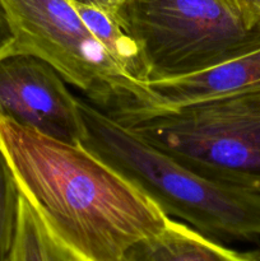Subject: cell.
<instances>
[{"mask_svg": "<svg viewBox=\"0 0 260 261\" xmlns=\"http://www.w3.org/2000/svg\"><path fill=\"white\" fill-rule=\"evenodd\" d=\"M9 19L13 54H30L56 69L106 112L144 99V84L127 78L86 27L70 0H0Z\"/></svg>", "mask_w": 260, "mask_h": 261, "instance_id": "5", "label": "cell"}, {"mask_svg": "<svg viewBox=\"0 0 260 261\" xmlns=\"http://www.w3.org/2000/svg\"><path fill=\"white\" fill-rule=\"evenodd\" d=\"M70 3L92 36L120 70L137 83H147L148 69L142 50L121 24L115 9Z\"/></svg>", "mask_w": 260, "mask_h": 261, "instance_id": "9", "label": "cell"}, {"mask_svg": "<svg viewBox=\"0 0 260 261\" xmlns=\"http://www.w3.org/2000/svg\"><path fill=\"white\" fill-rule=\"evenodd\" d=\"M239 261H260V247L249 252H242L241 259Z\"/></svg>", "mask_w": 260, "mask_h": 261, "instance_id": "15", "label": "cell"}, {"mask_svg": "<svg viewBox=\"0 0 260 261\" xmlns=\"http://www.w3.org/2000/svg\"><path fill=\"white\" fill-rule=\"evenodd\" d=\"M241 256L242 252L168 218L161 231L133 245L120 261H239Z\"/></svg>", "mask_w": 260, "mask_h": 261, "instance_id": "8", "label": "cell"}, {"mask_svg": "<svg viewBox=\"0 0 260 261\" xmlns=\"http://www.w3.org/2000/svg\"><path fill=\"white\" fill-rule=\"evenodd\" d=\"M4 261H70L20 191L14 239Z\"/></svg>", "mask_w": 260, "mask_h": 261, "instance_id": "10", "label": "cell"}, {"mask_svg": "<svg viewBox=\"0 0 260 261\" xmlns=\"http://www.w3.org/2000/svg\"><path fill=\"white\" fill-rule=\"evenodd\" d=\"M19 189L4 150L0 147V261L12 246L17 227Z\"/></svg>", "mask_w": 260, "mask_h": 261, "instance_id": "11", "label": "cell"}, {"mask_svg": "<svg viewBox=\"0 0 260 261\" xmlns=\"http://www.w3.org/2000/svg\"><path fill=\"white\" fill-rule=\"evenodd\" d=\"M73 3L84 5H93V7L106 8V9H116L119 5H121L125 0H70Z\"/></svg>", "mask_w": 260, "mask_h": 261, "instance_id": "14", "label": "cell"}, {"mask_svg": "<svg viewBox=\"0 0 260 261\" xmlns=\"http://www.w3.org/2000/svg\"><path fill=\"white\" fill-rule=\"evenodd\" d=\"M81 145L152 199L167 217L218 242L260 237V193L201 176L109 112L79 98Z\"/></svg>", "mask_w": 260, "mask_h": 261, "instance_id": "2", "label": "cell"}, {"mask_svg": "<svg viewBox=\"0 0 260 261\" xmlns=\"http://www.w3.org/2000/svg\"><path fill=\"white\" fill-rule=\"evenodd\" d=\"M115 13L142 50L148 82L200 73L260 48V24L247 27L224 0H125Z\"/></svg>", "mask_w": 260, "mask_h": 261, "instance_id": "4", "label": "cell"}, {"mask_svg": "<svg viewBox=\"0 0 260 261\" xmlns=\"http://www.w3.org/2000/svg\"><path fill=\"white\" fill-rule=\"evenodd\" d=\"M120 122L201 176L260 193V89Z\"/></svg>", "mask_w": 260, "mask_h": 261, "instance_id": "3", "label": "cell"}, {"mask_svg": "<svg viewBox=\"0 0 260 261\" xmlns=\"http://www.w3.org/2000/svg\"><path fill=\"white\" fill-rule=\"evenodd\" d=\"M235 14L247 25L260 24V0H224Z\"/></svg>", "mask_w": 260, "mask_h": 261, "instance_id": "12", "label": "cell"}, {"mask_svg": "<svg viewBox=\"0 0 260 261\" xmlns=\"http://www.w3.org/2000/svg\"><path fill=\"white\" fill-rule=\"evenodd\" d=\"M13 46H14V35L4 7L0 2V59L13 54Z\"/></svg>", "mask_w": 260, "mask_h": 261, "instance_id": "13", "label": "cell"}, {"mask_svg": "<svg viewBox=\"0 0 260 261\" xmlns=\"http://www.w3.org/2000/svg\"><path fill=\"white\" fill-rule=\"evenodd\" d=\"M0 147L18 189L70 261H120L170 217L81 144H69L0 115Z\"/></svg>", "mask_w": 260, "mask_h": 261, "instance_id": "1", "label": "cell"}, {"mask_svg": "<svg viewBox=\"0 0 260 261\" xmlns=\"http://www.w3.org/2000/svg\"><path fill=\"white\" fill-rule=\"evenodd\" d=\"M58 70L37 56L0 59V115L45 137L81 144L84 129L79 98Z\"/></svg>", "mask_w": 260, "mask_h": 261, "instance_id": "6", "label": "cell"}, {"mask_svg": "<svg viewBox=\"0 0 260 261\" xmlns=\"http://www.w3.org/2000/svg\"><path fill=\"white\" fill-rule=\"evenodd\" d=\"M144 86L147 93L139 105L109 114L119 121H126L206 99L260 89V48L200 73L147 82Z\"/></svg>", "mask_w": 260, "mask_h": 261, "instance_id": "7", "label": "cell"}]
</instances>
